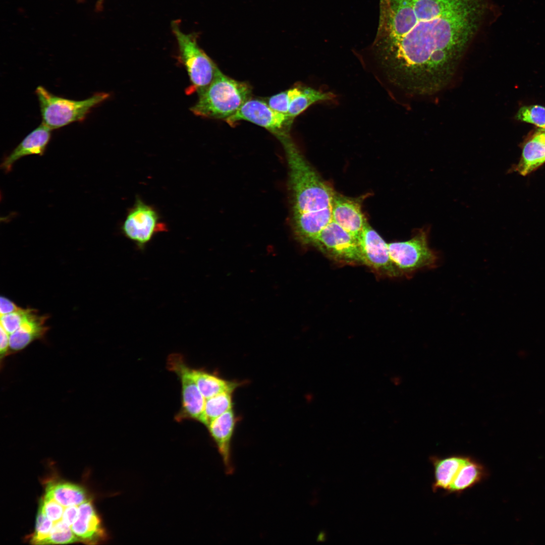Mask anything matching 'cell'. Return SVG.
Wrapping results in <instances>:
<instances>
[{
  "mask_svg": "<svg viewBox=\"0 0 545 545\" xmlns=\"http://www.w3.org/2000/svg\"><path fill=\"white\" fill-rule=\"evenodd\" d=\"M488 8L486 0H380L372 47L391 82L417 96L446 87Z\"/></svg>",
  "mask_w": 545,
  "mask_h": 545,
  "instance_id": "obj_1",
  "label": "cell"
},
{
  "mask_svg": "<svg viewBox=\"0 0 545 545\" xmlns=\"http://www.w3.org/2000/svg\"><path fill=\"white\" fill-rule=\"evenodd\" d=\"M279 141L288 167L291 217L332 208L335 193L303 156L290 134Z\"/></svg>",
  "mask_w": 545,
  "mask_h": 545,
  "instance_id": "obj_2",
  "label": "cell"
},
{
  "mask_svg": "<svg viewBox=\"0 0 545 545\" xmlns=\"http://www.w3.org/2000/svg\"><path fill=\"white\" fill-rule=\"evenodd\" d=\"M251 90L247 83L231 78L219 69L190 110L197 116L225 121L251 98Z\"/></svg>",
  "mask_w": 545,
  "mask_h": 545,
  "instance_id": "obj_3",
  "label": "cell"
},
{
  "mask_svg": "<svg viewBox=\"0 0 545 545\" xmlns=\"http://www.w3.org/2000/svg\"><path fill=\"white\" fill-rule=\"evenodd\" d=\"M35 93L41 123L51 130L84 120L93 108L110 96L107 93L97 92L83 100H73L56 95L42 86L36 88Z\"/></svg>",
  "mask_w": 545,
  "mask_h": 545,
  "instance_id": "obj_4",
  "label": "cell"
},
{
  "mask_svg": "<svg viewBox=\"0 0 545 545\" xmlns=\"http://www.w3.org/2000/svg\"><path fill=\"white\" fill-rule=\"evenodd\" d=\"M172 28L178 43L179 60L191 82L186 93L197 92L199 95L210 85L219 68L200 48L194 33H184L175 22L172 23Z\"/></svg>",
  "mask_w": 545,
  "mask_h": 545,
  "instance_id": "obj_5",
  "label": "cell"
},
{
  "mask_svg": "<svg viewBox=\"0 0 545 545\" xmlns=\"http://www.w3.org/2000/svg\"><path fill=\"white\" fill-rule=\"evenodd\" d=\"M428 235L427 229H420L408 240L388 244L391 260L399 272L411 274L436 266L439 257L428 246Z\"/></svg>",
  "mask_w": 545,
  "mask_h": 545,
  "instance_id": "obj_6",
  "label": "cell"
},
{
  "mask_svg": "<svg viewBox=\"0 0 545 545\" xmlns=\"http://www.w3.org/2000/svg\"><path fill=\"white\" fill-rule=\"evenodd\" d=\"M167 230V227L161 221L157 209L138 196L128 209L121 226L122 234L141 250L156 234Z\"/></svg>",
  "mask_w": 545,
  "mask_h": 545,
  "instance_id": "obj_7",
  "label": "cell"
},
{
  "mask_svg": "<svg viewBox=\"0 0 545 545\" xmlns=\"http://www.w3.org/2000/svg\"><path fill=\"white\" fill-rule=\"evenodd\" d=\"M241 121L262 127L277 138L290 133L294 119L288 115L274 110L266 101L250 98L234 115L225 120L231 126H234Z\"/></svg>",
  "mask_w": 545,
  "mask_h": 545,
  "instance_id": "obj_8",
  "label": "cell"
},
{
  "mask_svg": "<svg viewBox=\"0 0 545 545\" xmlns=\"http://www.w3.org/2000/svg\"><path fill=\"white\" fill-rule=\"evenodd\" d=\"M313 245L336 260L363 264L358 239L332 220Z\"/></svg>",
  "mask_w": 545,
  "mask_h": 545,
  "instance_id": "obj_9",
  "label": "cell"
},
{
  "mask_svg": "<svg viewBox=\"0 0 545 545\" xmlns=\"http://www.w3.org/2000/svg\"><path fill=\"white\" fill-rule=\"evenodd\" d=\"M170 370L179 377L182 385V409L178 419L190 418L200 422L205 399L194 380L192 369L179 354L171 355L168 360Z\"/></svg>",
  "mask_w": 545,
  "mask_h": 545,
  "instance_id": "obj_10",
  "label": "cell"
},
{
  "mask_svg": "<svg viewBox=\"0 0 545 545\" xmlns=\"http://www.w3.org/2000/svg\"><path fill=\"white\" fill-rule=\"evenodd\" d=\"M358 241L363 264L392 276L399 274L391 260L388 244L368 224Z\"/></svg>",
  "mask_w": 545,
  "mask_h": 545,
  "instance_id": "obj_11",
  "label": "cell"
},
{
  "mask_svg": "<svg viewBox=\"0 0 545 545\" xmlns=\"http://www.w3.org/2000/svg\"><path fill=\"white\" fill-rule=\"evenodd\" d=\"M238 420L233 409L212 420L207 426L217 446L227 473L234 471L231 456V442Z\"/></svg>",
  "mask_w": 545,
  "mask_h": 545,
  "instance_id": "obj_12",
  "label": "cell"
},
{
  "mask_svg": "<svg viewBox=\"0 0 545 545\" xmlns=\"http://www.w3.org/2000/svg\"><path fill=\"white\" fill-rule=\"evenodd\" d=\"M332 220L357 239L367 224L358 202L337 194L332 203Z\"/></svg>",
  "mask_w": 545,
  "mask_h": 545,
  "instance_id": "obj_13",
  "label": "cell"
},
{
  "mask_svg": "<svg viewBox=\"0 0 545 545\" xmlns=\"http://www.w3.org/2000/svg\"><path fill=\"white\" fill-rule=\"evenodd\" d=\"M47 315H40L31 308L25 320L10 335V354L20 352L37 340L42 339L48 330Z\"/></svg>",
  "mask_w": 545,
  "mask_h": 545,
  "instance_id": "obj_14",
  "label": "cell"
},
{
  "mask_svg": "<svg viewBox=\"0 0 545 545\" xmlns=\"http://www.w3.org/2000/svg\"><path fill=\"white\" fill-rule=\"evenodd\" d=\"M51 131L41 123L5 158L1 164L2 169L9 172L14 164L21 157L32 154L42 155L50 140Z\"/></svg>",
  "mask_w": 545,
  "mask_h": 545,
  "instance_id": "obj_15",
  "label": "cell"
},
{
  "mask_svg": "<svg viewBox=\"0 0 545 545\" xmlns=\"http://www.w3.org/2000/svg\"><path fill=\"white\" fill-rule=\"evenodd\" d=\"M545 163V130L536 133L523 145L515 170L522 176L533 172Z\"/></svg>",
  "mask_w": 545,
  "mask_h": 545,
  "instance_id": "obj_16",
  "label": "cell"
},
{
  "mask_svg": "<svg viewBox=\"0 0 545 545\" xmlns=\"http://www.w3.org/2000/svg\"><path fill=\"white\" fill-rule=\"evenodd\" d=\"M468 457L462 455L444 458L431 457L430 461L434 469L433 490L436 492L442 489L447 492Z\"/></svg>",
  "mask_w": 545,
  "mask_h": 545,
  "instance_id": "obj_17",
  "label": "cell"
},
{
  "mask_svg": "<svg viewBox=\"0 0 545 545\" xmlns=\"http://www.w3.org/2000/svg\"><path fill=\"white\" fill-rule=\"evenodd\" d=\"M71 528L81 541H90L102 536L100 520L91 501L87 500L79 506L78 516Z\"/></svg>",
  "mask_w": 545,
  "mask_h": 545,
  "instance_id": "obj_18",
  "label": "cell"
},
{
  "mask_svg": "<svg viewBox=\"0 0 545 545\" xmlns=\"http://www.w3.org/2000/svg\"><path fill=\"white\" fill-rule=\"evenodd\" d=\"M487 476V472L484 466L468 457L447 492L460 494L479 483Z\"/></svg>",
  "mask_w": 545,
  "mask_h": 545,
  "instance_id": "obj_19",
  "label": "cell"
},
{
  "mask_svg": "<svg viewBox=\"0 0 545 545\" xmlns=\"http://www.w3.org/2000/svg\"><path fill=\"white\" fill-rule=\"evenodd\" d=\"M193 378L205 399L225 392L233 393L242 384L225 379L202 369H192Z\"/></svg>",
  "mask_w": 545,
  "mask_h": 545,
  "instance_id": "obj_20",
  "label": "cell"
},
{
  "mask_svg": "<svg viewBox=\"0 0 545 545\" xmlns=\"http://www.w3.org/2000/svg\"><path fill=\"white\" fill-rule=\"evenodd\" d=\"M335 97V94L332 92H322L311 87L299 86V91L292 99L287 115L294 120L313 104L331 100Z\"/></svg>",
  "mask_w": 545,
  "mask_h": 545,
  "instance_id": "obj_21",
  "label": "cell"
},
{
  "mask_svg": "<svg viewBox=\"0 0 545 545\" xmlns=\"http://www.w3.org/2000/svg\"><path fill=\"white\" fill-rule=\"evenodd\" d=\"M45 493L64 507L79 506L88 500L82 488L70 483H48Z\"/></svg>",
  "mask_w": 545,
  "mask_h": 545,
  "instance_id": "obj_22",
  "label": "cell"
},
{
  "mask_svg": "<svg viewBox=\"0 0 545 545\" xmlns=\"http://www.w3.org/2000/svg\"><path fill=\"white\" fill-rule=\"evenodd\" d=\"M232 394L225 392L206 399L200 422L207 426L212 420L233 409Z\"/></svg>",
  "mask_w": 545,
  "mask_h": 545,
  "instance_id": "obj_23",
  "label": "cell"
},
{
  "mask_svg": "<svg viewBox=\"0 0 545 545\" xmlns=\"http://www.w3.org/2000/svg\"><path fill=\"white\" fill-rule=\"evenodd\" d=\"M80 540L71 527L62 520L54 523L49 537L44 544H64Z\"/></svg>",
  "mask_w": 545,
  "mask_h": 545,
  "instance_id": "obj_24",
  "label": "cell"
},
{
  "mask_svg": "<svg viewBox=\"0 0 545 545\" xmlns=\"http://www.w3.org/2000/svg\"><path fill=\"white\" fill-rule=\"evenodd\" d=\"M516 119L545 129V107L539 105L523 106L518 111Z\"/></svg>",
  "mask_w": 545,
  "mask_h": 545,
  "instance_id": "obj_25",
  "label": "cell"
},
{
  "mask_svg": "<svg viewBox=\"0 0 545 545\" xmlns=\"http://www.w3.org/2000/svg\"><path fill=\"white\" fill-rule=\"evenodd\" d=\"M299 90V86L286 90L269 97L266 103L274 110L287 115L290 103Z\"/></svg>",
  "mask_w": 545,
  "mask_h": 545,
  "instance_id": "obj_26",
  "label": "cell"
},
{
  "mask_svg": "<svg viewBox=\"0 0 545 545\" xmlns=\"http://www.w3.org/2000/svg\"><path fill=\"white\" fill-rule=\"evenodd\" d=\"M54 522L50 520L39 507L37 518L35 530L31 541L33 544H43L49 537Z\"/></svg>",
  "mask_w": 545,
  "mask_h": 545,
  "instance_id": "obj_27",
  "label": "cell"
},
{
  "mask_svg": "<svg viewBox=\"0 0 545 545\" xmlns=\"http://www.w3.org/2000/svg\"><path fill=\"white\" fill-rule=\"evenodd\" d=\"M31 308H21L14 312L1 315V326L10 335L21 326L28 316Z\"/></svg>",
  "mask_w": 545,
  "mask_h": 545,
  "instance_id": "obj_28",
  "label": "cell"
},
{
  "mask_svg": "<svg viewBox=\"0 0 545 545\" xmlns=\"http://www.w3.org/2000/svg\"><path fill=\"white\" fill-rule=\"evenodd\" d=\"M39 507L45 515L55 523L62 520L65 507L57 502L49 494L45 493Z\"/></svg>",
  "mask_w": 545,
  "mask_h": 545,
  "instance_id": "obj_29",
  "label": "cell"
},
{
  "mask_svg": "<svg viewBox=\"0 0 545 545\" xmlns=\"http://www.w3.org/2000/svg\"><path fill=\"white\" fill-rule=\"evenodd\" d=\"M10 354V334L1 326L0 356L1 365L3 360Z\"/></svg>",
  "mask_w": 545,
  "mask_h": 545,
  "instance_id": "obj_30",
  "label": "cell"
},
{
  "mask_svg": "<svg viewBox=\"0 0 545 545\" xmlns=\"http://www.w3.org/2000/svg\"><path fill=\"white\" fill-rule=\"evenodd\" d=\"M79 506L73 505L65 507L62 520L70 527L78 516Z\"/></svg>",
  "mask_w": 545,
  "mask_h": 545,
  "instance_id": "obj_31",
  "label": "cell"
},
{
  "mask_svg": "<svg viewBox=\"0 0 545 545\" xmlns=\"http://www.w3.org/2000/svg\"><path fill=\"white\" fill-rule=\"evenodd\" d=\"M14 302L4 296L0 298L1 315L8 314L20 309Z\"/></svg>",
  "mask_w": 545,
  "mask_h": 545,
  "instance_id": "obj_32",
  "label": "cell"
},
{
  "mask_svg": "<svg viewBox=\"0 0 545 545\" xmlns=\"http://www.w3.org/2000/svg\"><path fill=\"white\" fill-rule=\"evenodd\" d=\"M325 533L323 532H321L319 534V535L318 536L317 540L323 541V540H325Z\"/></svg>",
  "mask_w": 545,
  "mask_h": 545,
  "instance_id": "obj_33",
  "label": "cell"
},
{
  "mask_svg": "<svg viewBox=\"0 0 545 545\" xmlns=\"http://www.w3.org/2000/svg\"><path fill=\"white\" fill-rule=\"evenodd\" d=\"M543 130H545V129H543Z\"/></svg>",
  "mask_w": 545,
  "mask_h": 545,
  "instance_id": "obj_34",
  "label": "cell"
}]
</instances>
